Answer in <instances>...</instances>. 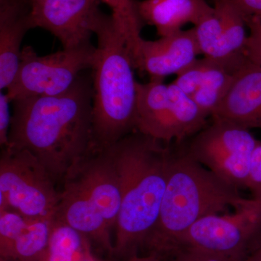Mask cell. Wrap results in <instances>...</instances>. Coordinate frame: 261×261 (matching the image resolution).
Returning <instances> with one entry per match:
<instances>
[{
	"mask_svg": "<svg viewBox=\"0 0 261 261\" xmlns=\"http://www.w3.org/2000/svg\"><path fill=\"white\" fill-rule=\"evenodd\" d=\"M13 103L8 147L29 151L58 184L94 150L92 75L63 93Z\"/></svg>",
	"mask_w": 261,
	"mask_h": 261,
	"instance_id": "obj_1",
	"label": "cell"
},
{
	"mask_svg": "<svg viewBox=\"0 0 261 261\" xmlns=\"http://www.w3.org/2000/svg\"><path fill=\"white\" fill-rule=\"evenodd\" d=\"M119 174L121 205L116 250L147 240L159 220L173 149L138 130L111 145Z\"/></svg>",
	"mask_w": 261,
	"mask_h": 261,
	"instance_id": "obj_2",
	"label": "cell"
},
{
	"mask_svg": "<svg viewBox=\"0 0 261 261\" xmlns=\"http://www.w3.org/2000/svg\"><path fill=\"white\" fill-rule=\"evenodd\" d=\"M92 68L94 149L113 145L136 130L137 81L128 42L113 15L99 12Z\"/></svg>",
	"mask_w": 261,
	"mask_h": 261,
	"instance_id": "obj_3",
	"label": "cell"
},
{
	"mask_svg": "<svg viewBox=\"0 0 261 261\" xmlns=\"http://www.w3.org/2000/svg\"><path fill=\"white\" fill-rule=\"evenodd\" d=\"M173 149L167 187L159 220L148 238L158 247L176 243L196 221L241 207L249 199L239 190L192 159L180 143Z\"/></svg>",
	"mask_w": 261,
	"mask_h": 261,
	"instance_id": "obj_4",
	"label": "cell"
},
{
	"mask_svg": "<svg viewBox=\"0 0 261 261\" xmlns=\"http://www.w3.org/2000/svg\"><path fill=\"white\" fill-rule=\"evenodd\" d=\"M55 220L111 247L121 205V188L111 146L94 149L65 178Z\"/></svg>",
	"mask_w": 261,
	"mask_h": 261,
	"instance_id": "obj_5",
	"label": "cell"
},
{
	"mask_svg": "<svg viewBox=\"0 0 261 261\" xmlns=\"http://www.w3.org/2000/svg\"><path fill=\"white\" fill-rule=\"evenodd\" d=\"M208 118L173 82H137L135 130L166 145L183 143L202 130Z\"/></svg>",
	"mask_w": 261,
	"mask_h": 261,
	"instance_id": "obj_6",
	"label": "cell"
},
{
	"mask_svg": "<svg viewBox=\"0 0 261 261\" xmlns=\"http://www.w3.org/2000/svg\"><path fill=\"white\" fill-rule=\"evenodd\" d=\"M57 185L47 168L29 151L2 148L0 210L34 219H55L61 193Z\"/></svg>",
	"mask_w": 261,
	"mask_h": 261,
	"instance_id": "obj_7",
	"label": "cell"
},
{
	"mask_svg": "<svg viewBox=\"0 0 261 261\" xmlns=\"http://www.w3.org/2000/svg\"><path fill=\"white\" fill-rule=\"evenodd\" d=\"M210 123L189 139L187 154L216 176L236 187L246 188L256 139L250 130L224 118L211 117Z\"/></svg>",
	"mask_w": 261,
	"mask_h": 261,
	"instance_id": "obj_8",
	"label": "cell"
},
{
	"mask_svg": "<svg viewBox=\"0 0 261 261\" xmlns=\"http://www.w3.org/2000/svg\"><path fill=\"white\" fill-rule=\"evenodd\" d=\"M97 47L87 44L40 56L30 46L22 48L18 70L6 90L11 102L24 98L53 96L69 89L84 70H92Z\"/></svg>",
	"mask_w": 261,
	"mask_h": 261,
	"instance_id": "obj_9",
	"label": "cell"
},
{
	"mask_svg": "<svg viewBox=\"0 0 261 261\" xmlns=\"http://www.w3.org/2000/svg\"><path fill=\"white\" fill-rule=\"evenodd\" d=\"M261 233V201L249 199L232 214H214L196 221L175 244L200 251L242 257Z\"/></svg>",
	"mask_w": 261,
	"mask_h": 261,
	"instance_id": "obj_10",
	"label": "cell"
},
{
	"mask_svg": "<svg viewBox=\"0 0 261 261\" xmlns=\"http://www.w3.org/2000/svg\"><path fill=\"white\" fill-rule=\"evenodd\" d=\"M99 0H41L32 3L33 29L50 32L63 46L74 49L91 44Z\"/></svg>",
	"mask_w": 261,
	"mask_h": 261,
	"instance_id": "obj_11",
	"label": "cell"
},
{
	"mask_svg": "<svg viewBox=\"0 0 261 261\" xmlns=\"http://www.w3.org/2000/svg\"><path fill=\"white\" fill-rule=\"evenodd\" d=\"M247 57L217 60L204 57L177 75L173 83L195 102L206 116L211 117L231 87Z\"/></svg>",
	"mask_w": 261,
	"mask_h": 261,
	"instance_id": "obj_12",
	"label": "cell"
},
{
	"mask_svg": "<svg viewBox=\"0 0 261 261\" xmlns=\"http://www.w3.org/2000/svg\"><path fill=\"white\" fill-rule=\"evenodd\" d=\"M201 55L195 28L180 30L157 40L142 39L132 51L135 69L145 72L150 80L179 74Z\"/></svg>",
	"mask_w": 261,
	"mask_h": 261,
	"instance_id": "obj_13",
	"label": "cell"
},
{
	"mask_svg": "<svg viewBox=\"0 0 261 261\" xmlns=\"http://www.w3.org/2000/svg\"><path fill=\"white\" fill-rule=\"evenodd\" d=\"M246 27L243 16L231 5L214 2V11L194 27L201 55L217 60L245 56Z\"/></svg>",
	"mask_w": 261,
	"mask_h": 261,
	"instance_id": "obj_14",
	"label": "cell"
},
{
	"mask_svg": "<svg viewBox=\"0 0 261 261\" xmlns=\"http://www.w3.org/2000/svg\"><path fill=\"white\" fill-rule=\"evenodd\" d=\"M53 224L54 219H34L0 210L2 256L22 261L46 260Z\"/></svg>",
	"mask_w": 261,
	"mask_h": 261,
	"instance_id": "obj_15",
	"label": "cell"
},
{
	"mask_svg": "<svg viewBox=\"0 0 261 261\" xmlns=\"http://www.w3.org/2000/svg\"><path fill=\"white\" fill-rule=\"evenodd\" d=\"M211 117L224 118L249 130L261 128L260 67L247 59Z\"/></svg>",
	"mask_w": 261,
	"mask_h": 261,
	"instance_id": "obj_16",
	"label": "cell"
},
{
	"mask_svg": "<svg viewBox=\"0 0 261 261\" xmlns=\"http://www.w3.org/2000/svg\"><path fill=\"white\" fill-rule=\"evenodd\" d=\"M32 0H0V89L7 90L18 70L21 44L33 29Z\"/></svg>",
	"mask_w": 261,
	"mask_h": 261,
	"instance_id": "obj_17",
	"label": "cell"
},
{
	"mask_svg": "<svg viewBox=\"0 0 261 261\" xmlns=\"http://www.w3.org/2000/svg\"><path fill=\"white\" fill-rule=\"evenodd\" d=\"M137 8L142 22L155 27L160 37L182 30L187 23L195 27L214 11L207 0H137Z\"/></svg>",
	"mask_w": 261,
	"mask_h": 261,
	"instance_id": "obj_18",
	"label": "cell"
},
{
	"mask_svg": "<svg viewBox=\"0 0 261 261\" xmlns=\"http://www.w3.org/2000/svg\"><path fill=\"white\" fill-rule=\"evenodd\" d=\"M84 235L68 225L54 219L46 261H80Z\"/></svg>",
	"mask_w": 261,
	"mask_h": 261,
	"instance_id": "obj_19",
	"label": "cell"
},
{
	"mask_svg": "<svg viewBox=\"0 0 261 261\" xmlns=\"http://www.w3.org/2000/svg\"><path fill=\"white\" fill-rule=\"evenodd\" d=\"M112 10V15L121 25L128 44L133 47L141 39L144 23L137 8V0H99Z\"/></svg>",
	"mask_w": 261,
	"mask_h": 261,
	"instance_id": "obj_20",
	"label": "cell"
},
{
	"mask_svg": "<svg viewBox=\"0 0 261 261\" xmlns=\"http://www.w3.org/2000/svg\"><path fill=\"white\" fill-rule=\"evenodd\" d=\"M245 23L250 31L247 36L245 55L249 61L261 68V21L257 17L245 19Z\"/></svg>",
	"mask_w": 261,
	"mask_h": 261,
	"instance_id": "obj_21",
	"label": "cell"
},
{
	"mask_svg": "<svg viewBox=\"0 0 261 261\" xmlns=\"http://www.w3.org/2000/svg\"><path fill=\"white\" fill-rule=\"evenodd\" d=\"M246 188L251 192L252 198L261 201V142L258 141L252 153Z\"/></svg>",
	"mask_w": 261,
	"mask_h": 261,
	"instance_id": "obj_22",
	"label": "cell"
},
{
	"mask_svg": "<svg viewBox=\"0 0 261 261\" xmlns=\"http://www.w3.org/2000/svg\"><path fill=\"white\" fill-rule=\"evenodd\" d=\"M10 100L6 93L1 91L0 93V145L2 148L8 146V136L10 124H11L12 114L10 111Z\"/></svg>",
	"mask_w": 261,
	"mask_h": 261,
	"instance_id": "obj_23",
	"label": "cell"
},
{
	"mask_svg": "<svg viewBox=\"0 0 261 261\" xmlns=\"http://www.w3.org/2000/svg\"><path fill=\"white\" fill-rule=\"evenodd\" d=\"M224 1L233 7L244 20L251 17H261V0H211Z\"/></svg>",
	"mask_w": 261,
	"mask_h": 261,
	"instance_id": "obj_24",
	"label": "cell"
},
{
	"mask_svg": "<svg viewBox=\"0 0 261 261\" xmlns=\"http://www.w3.org/2000/svg\"><path fill=\"white\" fill-rule=\"evenodd\" d=\"M248 261H261V243L259 244L250 257L247 258Z\"/></svg>",
	"mask_w": 261,
	"mask_h": 261,
	"instance_id": "obj_25",
	"label": "cell"
},
{
	"mask_svg": "<svg viewBox=\"0 0 261 261\" xmlns=\"http://www.w3.org/2000/svg\"><path fill=\"white\" fill-rule=\"evenodd\" d=\"M41 1V0H32V3H37V2Z\"/></svg>",
	"mask_w": 261,
	"mask_h": 261,
	"instance_id": "obj_26",
	"label": "cell"
},
{
	"mask_svg": "<svg viewBox=\"0 0 261 261\" xmlns=\"http://www.w3.org/2000/svg\"><path fill=\"white\" fill-rule=\"evenodd\" d=\"M80 261H89V260H87V259H85V260H84V258L81 259V260Z\"/></svg>",
	"mask_w": 261,
	"mask_h": 261,
	"instance_id": "obj_27",
	"label": "cell"
},
{
	"mask_svg": "<svg viewBox=\"0 0 261 261\" xmlns=\"http://www.w3.org/2000/svg\"><path fill=\"white\" fill-rule=\"evenodd\" d=\"M257 18H259V19H260V21H261V17H257Z\"/></svg>",
	"mask_w": 261,
	"mask_h": 261,
	"instance_id": "obj_28",
	"label": "cell"
}]
</instances>
